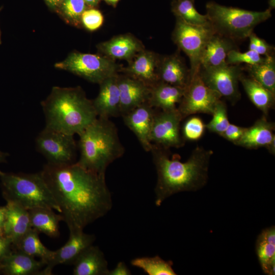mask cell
<instances>
[{"mask_svg": "<svg viewBox=\"0 0 275 275\" xmlns=\"http://www.w3.org/2000/svg\"><path fill=\"white\" fill-rule=\"evenodd\" d=\"M249 76L275 94V59L273 54L265 56L259 64L246 66Z\"/></svg>", "mask_w": 275, "mask_h": 275, "instance_id": "cell-30", "label": "cell"}, {"mask_svg": "<svg viewBox=\"0 0 275 275\" xmlns=\"http://www.w3.org/2000/svg\"><path fill=\"white\" fill-rule=\"evenodd\" d=\"M0 178L6 201L13 202L28 210L48 208L61 212L41 172L15 174L0 171Z\"/></svg>", "mask_w": 275, "mask_h": 275, "instance_id": "cell-5", "label": "cell"}, {"mask_svg": "<svg viewBox=\"0 0 275 275\" xmlns=\"http://www.w3.org/2000/svg\"><path fill=\"white\" fill-rule=\"evenodd\" d=\"M268 8L271 9H274L275 8V0H268Z\"/></svg>", "mask_w": 275, "mask_h": 275, "instance_id": "cell-48", "label": "cell"}, {"mask_svg": "<svg viewBox=\"0 0 275 275\" xmlns=\"http://www.w3.org/2000/svg\"><path fill=\"white\" fill-rule=\"evenodd\" d=\"M67 242L54 251L51 260L41 270L39 275H49L53 268L60 264H73L76 258L87 248L93 245L95 236L84 232V230L69 231Z\"/></svg>", "mask_w": 275, "mask_h": 275, "instance_id": "cell-13", "label": "cell"}, {"mask_svg": "<svg viewBox=\"0 0 275 275\" xmlns=\"http://www.w3.org/2000/svg\"><path fill=\"white\" fill-rule=\"evenodd\" d=\"M4 235L15 245L31 228L28 210L16 203L7 201Z\"/></svg>", "mask_w": 275, "mask_h": 275, "instance_id": "cell-21", "label": "cell"}, {"mask_svg": "<svg viewBox=\"0 0 275 275\" xmlns=\"http://www.w3.org/2000/svg\"><path fill=\"white\" fill-rule=\"evenodd\" d=\"M171 10L176 18L193 25L210 24L207 16L198 12L195 6V0H172Z\"/></svg>", "mask_w": 275, "mask_h": 275, "instance_id": "cell-31", "label": "cell"}, {"mask_svg": "<svg viewBox=\"0 0 275 275\" xmlns=\"http://www.w3.org/2000/svg\"><path fill=\"white\" fill-rule=\"evenodd\" d=\"M244 90L251 102L267 116L273 108L275 103V94L251 77L242 74L240 77Z\"/></svg>", "mask_w": 275, "mask_h": 275, "instance_id": "cell-27", "label": "cell"}, {"mask_svg": "<svg viewBox=\"0 0 275 275\" xmlns=\"http://www.w3.org/2000/svg\"><path fill=\"white\" fill-rule=\"evenodd\" d=\"M233 49H238L235 41L215 32L203 49L200 58V67H216L227 64V56Z\"/></svg>", "mask_w": 275, "mask_h": 275, "instance_id": "cell-20", "label": "cell"}, {"mask_svg": "<svg viewBox=\"0 0 275 275\" xmlns=\"http://www.w3.org/2000/svg\"><path fill=\"white\" fill-rule=\"evenodd\" d=\"M77 143L81 167L100 174L125 152L115 124L109 119L97 118L79 134Z\"/></svg>", "mask_w": 275, "mask_h": 275, "instance_id": "cell-4", "label": "cell"}, {"mask_svg": "<svg viewBox=\"0 0 275 275\" xmlns=\"http://www.w3.org/2000/svg\"><path fill=\"white\" fill-rule=\"evenodd\" d=\"M161 56L145 49L139 52L129 63L122 67L120 72L134 77L152 87L159 81L158 69Z\"/></svg>", "mask_w": 275, "mask_h": 275, "instance_id": "cell-16", "label": "cell"}, {"mask_svg": "<svg viewBox=\"0 0 275 275\" xmlns=\"http://www.w3.org/2000/svg\"><path fill=\"white\" fill-rule=\"evenodd\" d=\"M265 57L249 49L241 52L238 49H233L229 52L226 58V63L229 65H240L245 63L247 65H253L262 62Z\"/></svg>", "mask_w": 275, "mask_h": 275, "instance_id": "cell-36", "label": "cell"}, {"mask_svg": "<svg viewBox=\"0 0 275 275\" xmlns=\"http://www.w3.org/2000/svg\"><path fill=\"white\" fill-rule=\"evenodd\" d=\"M250 50H253L263 57L273 54V47L265 40L258 37L253 32L249 36Z\"/></svg>", "mask_w": 275, "mask_h": 275, "instance_id": "cell-38", "label": "cell"}, {"mask_svg": "<svg viewBox=\"0 0 275 275\" xmlns=\"http://www.w3.org/2000/svg\"><path fill=\"white\" fill-rule=\"evenodd\" d=\"M221 98L204 84L198 71L191 77L177 108L183 119L198 113L212 115Z\"/></svg>", "mask_w": 275, "mask_h": 275, "instance_id": "cell-10", "label": "cell"}, {"mask_svg": "<svg viewBox=\"0 0 275 275\" xmlns=\"http://www.w3.org/2000/svg\"><path fill=\"white\" fill-rule=\"evenodd\" d=\"M7 156V154L0 151V163L5 161Z\"/></svg>", "mask_w": 275, "mask_h": 275, "instance_id": "cell-47", "label": "cell"}, {"mask_svg": "<svg viewBox=\"0 0 275 275\" xmlns=\"http://www.w3.org/2000/svg\"><path fill=\"white\" fill-rule=\"evenodd\" d=\"M87 6L84 0H64L59 8L68 23L80 26L81 15Z\"/></svg>", "mask_w": 275, "mask_h": 275, "instance_id": "cell-33", "label": "cell"}, {"mask_svg": "<svg viewBox=\"0 0 275 275\" xmlns=\"http://www.w3.org/2000/svg\"><path fill=\"white\" fill-rule=\"evenodd\" d=\"M155 113V109L147 102L122 116L126 126L134 133L147 152H150L153 147L150 135Z\"/></svg>", "mask_w": 275, "mask_h": 275, "instance_id": "cell-15", "label": "cell"}, {"mask_svg": "<svg viewBox=\"0 0 275 275\" xmlns=\"http://www.w3.org/2000/svg\"><path fill=\"white\" fill-rule=\"evenodd\" d=\"M35 144L37 150L48 163L66 165L75 162L78 146L74 135L45 127L37 136Z\"/></svg>", "mask_w": 275, "mask_h": 275, "instance_id": "cell-9", "label": "cell"}, {"mask_svg": "<svg viewBox=\"0 0 275 275\" xmlns=\"http://www.w3.org/2000/svg\"><path fill=\"white\" fill-rule=\"evenodd\" d=\"M11 241L4 235L0 234V262L11 251Z\"/></svg>", "mask_w": 275, "mask_h": 275, "instance_id": "cell-40", "label": "cell"}, {"mask_svg": "<svg viewBox=\"0 0 275 275\" xmlns=\"http://www.w3.org/2000/svg\"><path fill=\"white\" fill-rule=\"evenodd\" d=\"M41 173L69 231L84 230L111 209L112 196L105 174L88 170L76 162L66 165L47 163Z\"/></svg>", "mask_w": 275, "mask_h": 275, "instance_id": "cell-1", "label": "cell"}, {"mask_svg": "<svg viewBox=\"0 0 275 275\" xmlns=\"http://www.w3.org/2000/svg\"></svg>", "mask_w": 275, "mask_h": 275, "instance_id": "cell-50", "label": "cell"}, {"mask_svg": "<svg viewBox=\"0 0 275 275\" xmlns=\"http://www.w3.org/2000/svg\"><path fill=\"white\" fill-rule=\"evenodd\" d=\"M87 5L90 7L96 6L100 0H84Z\"/></svg>", "mask_w": 275, "mask_h": 275, "instance_id": "cell-45", "label": "cell"}, {"mask_svg": "<svg viewBox=\"0 0 275 275\" xmlns=\"http://www.w3.org/2000/svg\"><path fill=\"white\" fill-rule=\"evenodd\" d=\"M159 81L185 89L191 79L190 68L178 52L161 56L158 69Z\"/></svg>", "mask_w": 275, "mask_h": 275, "instance_id": "cell-19", "label": "cell"}, {"mask_svg": "<svg viewBox=\"0 0 275 275\" xmlns=\"http://www.w3.org/2000/svg\"><path fill=\"white\" fill-rule=\"evenodd\" d=\"M274 123L268 121L266 117L263 116L255 123L246 128L242 137L235 144L247 149H257L266 147L275 138L273 131Z\"/></svg>", "mask_w": 275, "mask_h": 275, "instance_id": "cell-25", "label": "cell"}, {"mask_svg": "<svg viewBox=\"0 0 275 275\" xmlns=\"http://www.w3.org/2000/svg\"><path fill=\"white\" fill-rule=\"evenodd\" d=\"M215 33L211 24L196 25L187 23L176 18L172 39L179 49L184 52L190 62L191 77L200 67V58L209 38Z\"/></svg>", "mask_w": 275, "mask_h": 275, "instance_id": "cell-8", "label": "cell"}, {"mask_svg": "<svg viewBox=\"0 0 275 275\" xmlns=\"http://www.w3.org/2000/svg\"><path fill=\"white\" fill-rule=\"evenodd\" d=\"M2 43V41H1V30H0V44Z\"/></svg>", "mask_w": 275, "mask_h": 275, "instance_id": "cell-49", "label": "cell"}, {"mask_svg": "<svg viewBox=\"0 0 275 275\" xmlns=\"http://www.w3.org/2000/svg\"><path fill=\"white\" fill-rule=\"evenodd\" d=\"M245 129V127L230 123L219 135L235 145L242 137Z\"/></svg>", "mask_w": 275, "mask_h": 275, "instance_id": "cell-39", "label": "cell"}, {"mask_svg": "<svg viewBox=\"0 0 275 275\" xmlns=\"http://www.w3.org/2000/svg\"><path fill=\"white\" fill-rule=\"evenodd\" d=\"M32 228L50 237H58L61 214L48 208H36L28 210Z\"/></svg>", "mask_w": 275, "mask_h": 275, "instance_id": "cell-28", "label": "cell"}, {"mask_svg": "<svg viewBox=\"0 0 275 275\" xmlns=\"http://www.w3.org/2000/svg\"><path fill=\"white\" fill-rule=\"evenodd\" d=\"M150 152L157 176L154 189L157 207L174 194L195 191L207 183L211 150L197 147L185 162L178 156L171 158L166 149L158 146L153 145Z\"/></svg>", "mask_w": 275, "mask_h": 275, "instance_id": "cell-2", "label": "cell"}, {"mask_svg": "<svg viewBox=\"0 0 275 275\" xmlns=\"http://www.w3.org/2000/svg\"><path fill=\"white\" fill-rule=\"evenodd\" d=\"M120 97V116L148 103L151 87L127 74L117 75Z\"/></svg>", "mask_w": 275, "mask_h": 275, "instance_id": "cell-14", "label": "cell"}, {"mask_svg": "<svg viewBox=\"0 0 275 275\" xmlns=\"http://www.w3.org/2000/svg\"><path fill=\"white\" fill-rule=\"evenodd\" d=\"M74 275H108V264L102 251L92 245L84 251L74 263Z\"/></svg>", "mask_w": 275, "mask_h": 275, "instance_id": "cell-22", "label": "cell"}, {"mask_svg": "<svg viewBox=\"0 0 275 275\" xmlns=\"http://www.w3.org/2000/svg\"><path fill=\"white\" fill-rule=\"evenodd\" d=\"M45 265L41 260L18 251L10 252L0 262V269L9 275L39 274Z\"/></svg>", "mask_w": 275, "mask_h": 275, "instance_id": "cell-23", "label": "cell"}, {"mask_svg": "<svg viewBox=\"0 0 275 275\" xmlns=\"http://www.w3.org/2000/svg\"><path fill=\"white\" fill-rule=\"evenodd\" d=\"M243 70L240 65L226 64L216 67H200L198 73L207 86L234 104L240 98L238 83Z\"/></svg>", "mask_w": 275, "mask_h": 275, "instance_id": "cell-11", "label": "cell"}, {"mask_svg": "<svg viewBox=\"0 0 275 275\" xmlns=\"http://www.w3.org/2000/svg\"><path fill=\"white\" fill-rule=\"evenodd\" d=\"M6 206H0V234L4 235L3 229L6 218Z\"/></svg>", "mask_w": 275, "mask_h": 275, "instance_id": "cell-42", "label": "cell"}, {"mask_svg": "<svg viewBox=\"0 0 275 275\" xmlns=\"http://www.w3.org/2000/svg\"><path fill=\"white\" fill-rule=\"evenodd\" d=\"M131 272L126 264L123 262H119L115 267L109 270L108 275H130Z\"/></svg>", "mask_w": 275, "mask_h": 275, "instance_id": "cell-41", "label": "cell"}, {"mask_svg": "<svg viewBox=\"0 0 275 275\" xmlns=\"http://www.w3.org/2000/svg\"><path fill=\"white\" fill-rule=\"evenodd\" d=\"M39 232L31 228L14 246L17 251L33 258H39L45 264L52 259L54 251L45 247L41 241Z\"/></svg>", "mask_w": 275, "mask_h": 275, "instance_id": "cell-29", "label": "cell"}, {"mask_svg": "<svg viewBox=\"0 0 275 275\" xmlns=\"http://www.w3.org/2000/svg\"><path fill=\"white\" fill-rule=\"evenodd\" d=\"M41 105L45 127L70 135L79 134L98 117L92 100L80 87H53Z\"/></svg>", "mask_w": 275, "mask_h": 275, "instance_id": "cell-3", "label": "cell"}, {"mask_svg": "<svg viewBox=\"0 0 275 275\" xmlns=\"http://www.w3.org/2000/svg\"><path fill=\"white\" fill-rule=\"evenodd\" d=\"M211 121L206 124V128L212 132L221 134L230 124L227 108L225 103L219 100L216 103L212 114Z\"/></svg>", "mask_w": 275, "mask_h": 275, "instance_id": "cell-34", "label": "cell"}, {"mask_svg": "<svg viewBox=\"0 0 275 275\" xmlns=\"http://www.w3.org/2000/svg\"><path fill=\"white\" fill-rule=\"evenodd\" d=\"M256 252L261 269L265 274L274 275L275 270V228L263 229L256 242Z\"/></svg>", "mask_w": 275, "mask_h": 275, "instance_id": "cell-26", "label": "cell"}, {"mask_svg": "<svg viewBox=\"0 0 275 275\" xmlns=\"http://www.w3.org/2000/svg\"><path fill=\"white\" fill-rule=\"evenodd\" d=\"M185 89L158 81L151 87L148 103L154 108L161 111L177 109Z\"/></svg>", "mask_w": 275, "mask_h": 275, "instance_id": "cell-24", "label": "cell"}, {"mask_svg": "<svg viewBox=\"0 0 275 275\" xmlns=\"http://www.w3.org/2000/svg\"><path fill=\"white\" fill-rule=\"evenodd\" d=\"M98 50L112 60H126L129 63L145 49L142 42L130 34L116 36L97 45Z\"/></svg>", "mask_w": 275, "mask_h": 275, "instance_id": "cell-17", "label": "cell"}, {"mask_svg": "<svg viewBox=\"0 0 275 275\" xmlns=\"http://www.w3.org/2000/svg\"><path fill=\"white\" fill-rule=\"evenodd\" d=\"M104 17L101 12L96 9H86L81 17V24L88 31H94L102 25Z\"/></svg>", "mask_w": 275, "mask_h": 275, "instance_id": "cell-37", "label": "cell"}, {"mask_svg": "<svg viewBox=\"0 0 275 275\" xmlns=\"http://www.w3.org/2000/svg\"><path fill=\"white\" fill-rule=\"evenodd\" d=\"M183 119L178 108L156 112L150 135L152 144L166 150L183 146L185 141L180 132Z\"/></svg>", "mask_w": 275, "mask_h": 275, "instance_id": "cell-12", "label": "cell"}, {"mask_svg": "<svg viewBox=\"0 0 275 275\" xmlns=\"http://www.w3.org/2000/svg\"><path fill=\"white\" fill-rule=\"evenodd\" d=\"M64 0H45L47 4L51 8H59Z\"/></svg>", "mask_w": 275, "mask_h": 275, "instance_id": "cell-43", "label": "cell"}, {"mask_svg": "<svg viewBox=\"0 0 275 275\" xmlns=\"http://www.w3.org/2000/svg\"><path fill=\"white\" fill-rule=\"evenodd\" d=\"M268 152L272 154H275V138L265 147Z\"/></svg>", "mask_w": 275, "mask_h": 275, "instance_id": "cell-44", "label": "cell"}, {"mask_svg": "<svg viewBox=\"0 0 275 275\" xmlns=\"http://www.w3.org/2000/svg\"><path fill=\"white\" fill-rule=\"evenodd\" d=\"M206 15L215 32L234 41L249 37L255 28L271 17V10L250 11L207 2Z\"/></svg>", "mask_w": 275, "mask_h": 275, "instance_id": "cell-6", "label": "cell"}, {"mask_svg": "<svg viewBox=\"0 0 275 275\" xmlns=\"http://www.w3.org/2000/svg\"><path fill=\"white\" fill-rule=\"evenodd\" d=\"M117 75L109 77L99 84V93L92 100L99 117L109 119L120 116V97Z\"/></svg>", "mask_w": 275, "mask_h": 275, "instance_id": "cell-18", "label": "cell"}, {"mask_svg": "<svg viewBox=\"0 0 275 275\" xmlns=\"http://www.w3.org/2000/svg\"><path fill=\"white\" fill-rule=\"evenodd\" d=\"M102 1H105L108 5H110L113 7H115L120 0H102Z\"/></svg>", "mask_w": 275, "mask_h": 275, "instance_id": "cell-46", "label": "cell"}, {"mask_svg": "<svg viewBox=\"0 0 275 275\" xmlns=\"http://www.w3.org/2000/svg\"><path fill=\"white\" fill-rule=\"evenodd\" d=\"M206 124L198 117H192L184 123L182 129V136L185 141H195L200 139L204 134Z\"/></svg>", "mask_w": 275, "mask_h": 275, "instance_id": "cell-35", "label": "cell"}, {"mask_svg": "<svg viewBox=\"0 0 275 275\" xmlns=\"http://www.w3.org/2000/svg\"><path fill=\"white\" fill-rule=\"evenodd\" d=\"M131 264L141 269L148 275L176 274L172 267V261H166L158 255L134 258L131 261Z\"/></svg>", "mask_w": 275, "mask_h": 275, "instance_id": "cell-32", "label": "cell"}, {"mask_svg": "<svg viewBox=\"0 0 275 275\" xmlns=\"http://www.w3.org/2000/svg\"><path fill=\"white\" fill-rule=\"evenodd\" d=\"M56 68L70 72L90 82L99 84L105 79L120 72L122 67L105 56L72 52Z\"/></svg>", "mask_w": 275, "mask_h": 275, "instance_id": "cell-7", "label": "cell"}]
</instances>
